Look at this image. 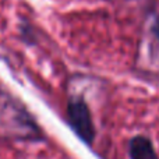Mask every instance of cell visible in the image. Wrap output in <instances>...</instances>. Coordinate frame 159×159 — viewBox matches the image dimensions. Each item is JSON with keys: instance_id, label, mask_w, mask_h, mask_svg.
Segmentation results:
<instances>
[{"instance_id": "6da1fadb", "label": "cell", "mask_w": 159, "mask_h": 159, "mask_svg": "<svg viewBox=\"0 0 159 159\" xmlns=\"http://www.w3.org/2000/svg\"><path fill=\"white\" fill-rule=\"evenodd\" d=\"M67 117L69 123L73 127L77 135L85 143H91L95 135L93 123L88 106L81 99H74L67 106Z\"/></svg>"}, {"instance_id": "7a4b0ae2", "label": "cell", "mask_w": 159, "mask_h": 159, "mask_svg": "<svg viewBox=\"0 0 159 159\" xmlns=\"http://www.w3.org/2000/svg\"><path fill=\"white\" fill-rule=\"evenodd\" d=\"M129 152L131 159H159L152 143L143 135L134 137L130 141Z\"/></svg>"}, {"instance_id": "3957f363", "label": "cell", "mask_w": 159, "mask_h": 159, "mask_svg": "<svg viewBox=\"0 0 159 159\" xmlns=\"http://www.w3.org/2000/svg\"><path fill=\"white\" fill-rule=\"evenodd\" d=\"M155 32H157V35L159 36V20L157 21V25H155Z\"/></svg>"}]
</instances>
